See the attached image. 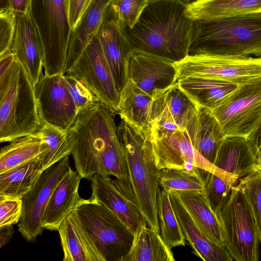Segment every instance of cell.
I'll return each instance as SVG.
<instances>
[{"instance_id": "48", "label": "cell", "mask_w": 261, "mask_h": 261, "mask_svg": "<svg viewBox=\"0 0 261 261\" xmlns=\"http://www.w3.org/2000/svg\"><path fill=\"white\" fill-rule=\"evenodd\" d=\"M180 1L181 2H182L186 6H188L189 5L192 4L193 3H196L197 2H199V1H202V0H180Z\"/></svg>"}, {"instance_id": "28", "label": "cell", "mask_w": 261, "mask_h": 261, "mask_svg": "<svg viewBox=\"0 0 261 261\" xmlns=\"http://www.w3.org/2000/svg\"><path fill=\"white\" fill-rule=\"evenodd\" d=\"M152 97L128 80L120 93L117 114L121 119L144 131L151 129Z\"/></svg>"}, {"instance_id": "9", "label": "cell", "mask_w": 261, "mask_h": 261, "mask_svg": "<svg viewBox=\"0 0 261 261\" xmlns=\"http://www.w3.org/2000/svg\"><path fill=\"white\" fill-rule=\"evenodd\" d=\"M174 65L177 81L188 77H198L242 85L261 79V57L188 55Z\"/></svg>"}, {"instance_id": "17", "label": "cell", "mask_w": 261, "mask_h": 261, "mask_svg": "<svg viewBox=\"0 0 261 261\" xmlns=\"http://www.w3.org/2000/svg\"><path fill=\"white\" fill-rule=\"evenodd\" d=\"M89 179L92 189L89 199L107 207L135 234L146 221L136 203L121 189L115 178L95 174Z\"/></svg>"}, {"instance_id": "40", "label": "cell", "mask_w": 261, "mask_h": 261, "mask_svg": "<svg viewBox=\"0 0 261 261\" xmlns=\"http://www.w3.org/2000/svg\"><path fill=\"white\" fill-rule=\"evenodd\" d=\"M16 25V15L12 8L0 11V56L11 50Z\"/></svg>"}, {"instance_id": "4", "label": "cell", "mask_w": 261, "mask_h": 261, "mask_svg": "<svg viewBox=\"0 0 261 261\" xmlns=\"http://www.w3.org/2000/svg\"><path fill=\"white\" fill-rule=\"evenodd\" d=\"M118 132L136 204L148 225L160 232L157 210L160 170L155 161L151 129L141 130L121 119Z\"/></svg>"}, {"instance_id": "49", "label": "cell", "mask_w": 261, "mask_h": 261, "mask_svg": "<svg viewBox=\"0 0 261 261\" xmlns=\"http://www.w3.org/2000/svg\"><path fill=\"white\" fill-rule=\"evenodd\" d=\"M257 159L258 167L261 169V151L257 154Z\"/></svg>"}, {"instance_id": "20", "label": "cell", "mask_w": 261, "mask_h": 261, "mask_svg": "<svg viewBox=\"0 0 261 261\" xmlns=\"http://www.w3.org/2000/svg\"><path fill=\"white\" fill-rule=\"evenodd\" d=\"M170 199L181 230L193 253L204 261H232L223 245L210 240L196 224L173 190H170Z\"/></svg>"}, {"instance_id": "29", "label": "cell", "mask_w": 261, "mask_h": 261, "mask_svg": "<svg viewBox=\"0 0 261 261\" xmlns=\"http://www.w3.org/2000/svg\"><path fill=\"white\" fill-rule=\"evenodd\" d=\"M171 249L160 233L145 221L137 229L124 261H174Z\"/></svg>"}, {"instance_id": "42", "label": "cell", "mask_w": 261, "mask_h": 261, "mask_svg": "<svg viewBox=\"0 0 261 261\" xmlns=\"http://www.w3.org/2000/svg\"><path fill=\"white\" fill-rule=\"evenodd\" d=\"M92 0H68L69 20L71 30Z\"/></svg>"}, {"instance_id": "33", "label": "cell", "mask_w": 261, "mask_h": 261, "mask_svg": "<svg viewBox=\"0 0 261 261\" xmlns=\"http://www.w3.org/2000/svg\"><path fill=\"white\" fill-rule=\"evenodd\" d=\"M36 136L42 138L48 147L41 160L43 172L71 154L74 141L70 129H61L42 122Z\"/></svg>"}, {"instance_id": "34", "label": "cell", "mask_w": 261, "mask_h": 261, "mask_svg": "<svg viewBox=\"0 0 261 261\" xmlns=\"http://www.w3.org/2000/svg\"><path fill=\"white\" fill-rule=\"evenodd\" d=\"M157 210L160 233L165 243L171 248L185 246L186 240L173 210L169 192L162 188L158 194Z\"/></svg>"}, {"instance_id": "12", "label": "cell", "mask_w": 261, "mask_h": 261, "mask_svg": "<svg viewBox=\"0 0 261 261\" xmlns=\"http://www.w3.org/2000/svg\"><path fill=\"white\" fill-rule=\"evenodd\" d=\"M69 157L45 170L32 188L22 198V211L18 229L28 242H34L44 229L42 220L50 198L68 171Z\"/></svg>"}, {"instance_id": "13", "label": "cell", "mask_w": 261, "mask_h": 261, "mask_svg": "<svg viewBox=\"0 0 261 261\" xmlns=\"http://www.w3.org/2000/svg\"><path fill=\"white\" fill-rule=\"evenodd\" d=\"M66 73L84 82L101 102L117 113L120 93L97 35Z\"/></svg>"}, {"instance_id": "14", "label": "cell", "mask_w": 261, "mask_h": 261, "mask_svg": "<svg viewBox=\"0 0 261 261\" xmlns=\"http://www.w3.org/2000/svg\"><path fill=\"white\" fill-rule=\"evenodd\" d=\"M41 122L69 129L79 110L68 89L64 74L43 75L34 87Z\"/></svg>"}, {"instance_id": "47", "label": "cell", "mask_w": 261, "mask_h": 261, "mask_svg": "<svg viewBox=\"0 0 261 261\" xmlns=\"http://www.w3.org/2000/svg\"><path fill=\"white\" fill-rule=\"evenodd\" d=\"M1 11H4L11 8V0H0Z\"/></svg>"}, {"instance_id": "45", "label": "cell", "mask_w": 261, "mask_h": 261, "mask_svg": "<svg viewBox=\"0 0 261 261\" xmlns=\"http://www.w3.org/2000/svg\"><path fill=\"white\" fill-rule=\"evenodd\" d=\"M247 138L257 155L261 151V122L255 130Z\"/></svg>"}, {"instance_id": "46", "label": "cell", "mask_w": 261, "mask_h": 261, "mask_svg": "<svg viewBox=\"0 0 261 261\" xmlns=\"http://www.w3.org/2000/svg\"><path fill=\"white\" fill-rule=\"evenodd\" d=\"M13 233V225L0 226L1 248H2L11 240Z\"/></svg>"}, {"instance_id": "25", "label": "cell", "mask_w": 261, "mask_h": 261, "mask_svg": "<svg viewBox=\"0 0 261 261\" xmlns=\"http://www.w3.org/2000/svg\"><path fill=\"white\" fill-rule=\"evenodd\" d=\"M57 230L64 254L63 261H102L74 211L60 224Z\"/></svg>"}, {"instance_id": "37", "label": "cell", "mask_w": 261, "mask_h": 261, "mask_svg": "<svg viewBox=\"0 0 261 261\" xmlns=\"http://www.w3.org/2000/svg\"><path fill=\"white\" fill-rule=\"evenodd\" d=\"M247 199L254 215L261 243V169L241 178L237 185Z\"/></svg>"}, {"instance_id": "6", "label": "cell", "mask_w": 261, "mask_h": 261, "mask_svg": "<svg viewBox=\"0 0 261 261\" xmlns=\"http://www.w3.org/2000/svg\"><path fill=\"white\" fill-rule=\"evenodd\" d=\"M29 13L42 41L44 74H64L71 31L68 0H30Z\"/></svg>"}, {"instance_id": "43", "label": "cell", "mask_w": 261, "mask_h": 261, "mask_svg": "<svg viewBox=\"0 0 261 261\" xmlns=\"http://www.w3.org/2000/svg\"><path fill=\"white\" fill-rule=\"evenodd\" d=\"M15 59V56L11 50L0 56V75L4 73L9 69Z\"/></svg>"}, {"instance_id": "8", "label": "cell", "mask_w": 261, "mask_h": 261, "mask_svg": "<svg viewBox=\"0 0 261 261\" xmlns=\"http://www.w3.org/2000/svg\"><path fill=\"white\" fill-rule=\"evenodd\" d=\"M224 246L233 260L257 261L259 237L250 205L238 186L228 201L217 213Z\"/></svg>"}, {"instance_id": "3", "label": "cell", "mask_w": 261, "mask_h": 261, "mask_svg": "<svg viewBox=\"0 0 261 261\" xmlns=\"http://www.w3.org/2000/svg\"><path fill=\"white\" fill-rule=\"evenodd\" d=\"M261 57V12L193 20L188 55Z\"/></svg>"}, {"instance_id": "31", "label": "cell", "mask_w": 261, "mask_h": 261, "mask_svg": "<svg viewBox=\"0 0 261 261\" xmlns=\"http://www.w3.org/2000/svg\"><path fill=\"white\" fill-rule=\"evenodd\" d=\"M42 158L0 173V199H22L43 172Z\"/></svg>"}, {"instance_id": "50", "label": "cell", "mask_w": 261, "mask_h": 261, "mask_svg": "<svg viewBox=\"0 0 261 261\" xmlns=\"http://www.w3.org/2000/svg\"><path fill=\"white\" fill-rule=\"evenodd\" d=\"M259 12H261V9L259 11Z\"/></svg>"}, {"instance_id": "44", "label": "cell", "mask_w": 261, "mask_h": 261, "mask_svg": "<svg viewBox=\"0 0 261 261\" xmlns=\"http://www.w3.org/2000/svg\"><path fill=\"white\" fill-rule=\"evenodd\" d=\"M30 0H11V8L16 14H27L30 12Z\"/></svg>"}, {"instance_id": "1", "label": "cell", "mask_w": 261, "mask_h": 261, "mask_svg": "<svg viewBox=\"0 0 261 261\" xmlns=\"http://www.w3.org/2000/svg\"><path fill=\"white\" fill-rule=\"evenodd\" d=\"M115 114L100 101L79 111L70 129L74 141L71 154L76 170L82 178L89 179L98 174L129 181Z\"/></svg>"}, {"instance_id": "32", "label": "cell", "mask_w": 261, "mask_h": 261, "mask_svg": "<svg viewBox=\"0 0 261 261\" xmlns=\"http://www.w3.org/2000/svg\"><path fill=\"white\" fill-rule=\"evenodd\" d=\"M1 148L0 173L43 157L48 150L45 142L38 136L17 138Z\"/></svg>"}, {"instance_id": "35", "label": "cell", "mask_w": 261, "mask_h": 261, "mask_svg": "<svg viewBox=\"0 0 261 261\" xmlns=\"http://www.w3.org/2000/svg\"><path fill=\"white\" fill-rule=\"evenodd\" d=\"M159 183L161 188L168 192L170 190L204 191V183L200 171L162 169L159 172Z\"/></svg>"}, {"instance_id": "16", "label": "cell", "mask_w": 261, "mask_h": 261, "mask_svg": "<svg viewBox=\"0 0 261 261\" xmlns=\"http://www.w3.org/2000/svg\"><path fill=\"white\" fill-rule=\"evenodd\" d=\"M197 111V105L177 82L152 96L151 130H186Z\"/></svg>"}, {"instance_id": "22", "label": "cell", "mask_w": 261, "mask_h": 261, "mask_svg": "<svg viewBox=\"0 0 261 261\" xmlns=\"http://www.w3.org/2000/svg\"><path fill=\"white\" fill-rule=\"evenodd\" d=\"M113 0H92L71 31L64 74L77 61L97 35L108 7Z\"/></svg>"}, {"instance_id": "24", "label": "cell", "mask_w": 261, "mask_h": 261, "mask_svg": "<svg viewBox=\"0 0 261 261\" xmlns=\"http://www.w3.org/2000/svg\"><path fill=\"white\" fill-rule=\"evenodd\" d=\"M213 164L239 180L259 168L257 155L249 139L239 136L226 137Z\"/></svg>"}, {"instance_id": "15", "label": "cell", "mask_w": 261, "mask_h": 261, "mask_svg": "<svg viewBox=\"0 0 261 261\" xmlns=\"http://www.w3.org/2000/svg\"><path fill=\"white\" fill-rule=\"evenodd\" d=\"M175 62L137 50H132L127 60V79L151 97L175 84Z\"/></svg>"}, {"instance_id": "21", "label": "cell", "mask_w": 261, "mask_h": 261, "mask_svg": "<svg viewBox=\"0 0 261 261\" xmlns=\"http://www.w3.org/2000/svg\"><path fill=\"white\" fill-rule=\"evenodd\" d=\"M82 176L70 167L55 189L47 204L42 220L44 229L57 230L60 224L83 200L79 193Z\"/></svg>"}, {"instance_id": "11", "label": "cell", "mask_w": 261, "mask_h": 261, "mask_svg": "<svg viewBox=\"0 0 261 261\" xmlns=\"http://www.w3.org/2000/svg\"><path fill=\"white\" fill-rule=\"evenodd\" d=\"M211 111L226 137L248 138L261 122V79L240 85L226 101Z\"/></svg>"}, {"instance_id": "18", "label": "cell", "mask_w": 261, "mask_h": 261, "mask_svg": "<svg viewBox=\"0 0 261 261\" xmlns=\"http://www.w3.org/2000/svg\"><path fill=\"white\" fill-rule=\"evenodd\" d=\"M16 15V30L11 50L24 68L35 87L43 75L42 41L30 13Z\"/></svg>"}, {"instance_id": "2", "label": "cell", "mask_w": 261, "mask_h": 261, "mask_svg": "<svg viewBox=\"0 0 261 261\" xmlns=\"http://www.w3.org/2000/svg\"><path fill=\"white\" fill-rule=\"evenodd\" d=\"M180 0H149L132 29H121L132 50L174 62L188 55L193 20Z\"/></svg>"}, {"instance_id": "10", "label": "cell", "mask_w": 261, "mask_h": 261, "mask_svg": "<svg viewBox=\"0 0 261 261\" xmlns=\"http://www.w3.org/2000/svg\"><path fill=\"white\" fill-rule=\"evenodd\" d=\"M155 161L158 168H173L193 172L201 169L212 172L233 185L236 178L215 166L193 147L185 129L151 130Z\"/></svg>"}, {"instance_id": "19", "label": "cell", "mask_w": 261, "mask_h": 261, "mask_svg": "<svg viewBox=\"0 0 261 261\" xmlns=\"http://www.w3.org/2000/svg\"><path fill=\"white\" fill-rule=\"evenodd\" d=\"M119 93L125 86L127 60L132 50L110 5L97 33Z\"/></svg>"}, {"instance_id": "36", "label": "cell", "mask_w": 261, "mask_h": 261, "mask_svg": "<svg viewBox=\"0 0 261 261\" xmlns=\"http://www.w3.org/2000/svg\"><path fill=\"white\" fill-rule=\"evenodd\" d=\"M204 183V192L212 209L217 215L228 201L232 186L209 171L202 176Z\"/></svg>"}, {"instance_id": "26", "label": "cell", "mask_w": 261, "mask_h": 261, "mask_svg": "<svg viewBox=\"0 0 261 261\" xmlns=\"http://www.w3.org/2000/svg\"><path fill=\"white\" fill-rule=\"evenodd\" d=\"M177 83L197 106L211 111L226 101L240 86L217 79L198 77H188Z\"/></svg>"}, {"instance_id": "39", "label": "cell", "mask_w": 261, "mask_h": 261, "mask_svg": "<svg viewBox=\"0 0 261 261\" xmlns=\"http://www.w3.org/2000/svg\"><path fill=\"white\" fill-rule=\"evenodd\" d=\"M64 76L69 92L79 112L100 101L82 81L68 73L64 74Z\"/></svg>"}, {"instance_id": "23", "label": "cell", "mask_w": 261, "mask_h": 261, "mask_svg": "<svg viewBox=\"0 0 261 261\" xmlns=\"http://www.w3.org/2000/svg\"><path fill=\"white\" fill-rule=\"evenodd\" d=\"M186 130L195 149L213 164L226 136L211 110L197 106V113L188 123Z\"/></svg>"}, {"instance_id": "38", "label": "cell", "mask_w": 261, "mask_h": 261, "mask_svg": "<svg viewBox=\"0 0 261 261\" xmlns=\"http://www.w3.org/2000/svg\"><path fill=\"white\" fill-rule=\"evenodd\" d=\"M148 2L149 0H113L110 5L120 29H132Z\"/></svg>"}, {"instance_id": "30", "label": "cell", "mask_w": 261, "mask_h": 261, "mask_svg": "<svg viewBox=\"0 0 261 261\" xmlns=\"http://www.w3.org/2000/svg\"><path fill=\"white\" fill-rule=\"evenodd\" d=\"M261 0H202L187 6L192 20H205L259 12Z\"/></svg>"}, {"instance_id": "41", "label": "cell", "mask_w": 261, "mask_h": 261, "mask_svg": "<svg viewBox=\"0 0 261 261\" xmlns=\"http://www.w3.org/2000/svg\"><path fill=\"white\" fill-rule=\"evenodd\" d=\"M22 211L21 199H0V226L18 223Z\"/></svg>"}, {"instance_id": "5", "label": "cell", "mask_w": 261, "mask_h": 261, "mask_svg": "<svg viewBox=\"0 0 261 261\" xmlns=\"http://www.w3.org/2000/svg\"><path fill=\"white\" fill-rule=\"evenodd\" d=\"M41 124L34 87L16 58L0 75V142L36 136Z\"/></svg>"}, {"instance_id": "7", "label": "cell", "mask_w": 261, "mask_h": 261, "mask_svg": "<svg viewBox=\"0 0 261 261\" xmlns=\"http://www.w3.org/2000/svg\"><path fill=\"white\" fill-rule=\"evenodd\" d=\"M74 211L102 261H124L134 238L128 227L107 207L89 199H83Z\"/></svg>"}, {"instance_id": "27", "label": "cell", "mask_w": 261, "mask_h": 261, "mask_svg": "<svg viewBox=\"0 0 261 261\" xmlns=\"http://www.w3.org/2000/svg\"><path fill=\"white\" fill-rule=\"evenodd\" d=\"M196 224L212 241L224 246L221 225L204 191H174Z\"/></svg>"}]
</instances>
